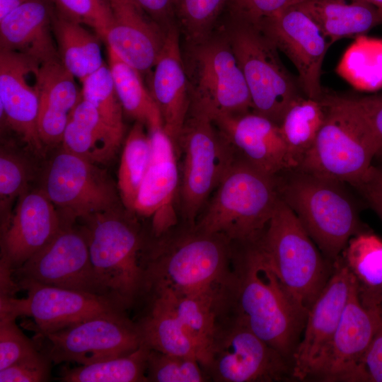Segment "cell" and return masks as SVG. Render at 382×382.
I'll list each match as a JSON object with an SVG mask.
<instances>
[{
	"mask_svg": "<svg viewBox=\"0 0 382 382\" xmlns=\"http://www.w3.org/2000/svg\"><path fill=\"white\" fill-rule=\"evenodd\" d=\"M216 307L238 319L291 363L306 315L277 277L257 239L232 243L230 269L216 293Z\"/></svg>",
	"mask_w": 382,
	"mask_h": 382,
	"instance_id": "6da1fadb",
	"label": "cell"
},
{
	"mask_svg": "<svg viewBox=\"0 0 382 382\" xmlns=\"http://www.w3.org/2000/svg\"><path fill=\"white\" fill-rule=\"evenodd\" d=\"M231 253L232 243L224 237L180 221L160 236L149 233L141 253L145 295L156 289L176 295L216 294Z\"/></svg>",
	"mask_w": 382,
	"mask_h": 382,
	"instance_id": "7a4b0ae2",
	"label": "cell"
},
{
	"mask_svg": "<svg viewBox=\"0 0 382 382\" xmlns=\"http://www.w3.org/2000/svg\"><path fill=\"white\" fill-rule=\"evenodd\" d=\"M275 178L280 199L332 263L352 236L366 231L347 184L299 168L285 170Z\"/></svg>",
	"mask_w": 382,
	"mask_h": 382,
	"instance_id": "3957f363",
	"label": "cell"
},
{
	"mask_svg": "<svg viewBox=\"0 0 382 382\" xmlns=\"http://www.w3.org/2000/svg\"><path fill=\"white\" fill-rule=\"evenodd\" d=\"M91 260L103 294L127 309L145 295L141 253L146 234L123 205L83 219Z\"/></svg>",
	"mask_w": 382,
	"mask_h": 382,
	"instance_id": "277c9868",
	"label": "cell"
},
{
	"mask_svg": "<svg viewBox=\"0 0 382 382\" xmlns=\"http://www.w3.org/2000/svg\"><path fill=\"white\" fill-rule=\"evenodd\" d=\"M279 199L275 176L236 158L196 219L195 227L232 243L253 241L268 224Z\"/></svg>",
	"mask_w": 382,
	"mask_h": 382,
	"instance_id": "5b68a950",
	"label": "cell"
},
{
	"mask_svg": "<svg viewBox=\"0 0 382 382\" xmlns=\"http://www.w3.org/2000/svg\"><path fill=\"white\" fill-rule=\"evenodd\" d=\"M272 270L306 316L333 270L299 220L280 199L257 239Z\"/></svg>",
	"mask_w": 382,
	"mask_h": 382,
	"instance_id": "8992f818",
	"label": "cell"
},
{
	"mask_svg": "<svg viewBox=\"0 0 382 382\" xmlns=\"http://www.w3.org/2000/svg\"><path fill=\"white\" fill-rule=\"evenodd\" d=\"M179 165V221H195L221 179L237 158L212 119L190 108L175 142Z\"/></svg>",
	"mask_w": 382,
	"mask_h": 382,
	"instance_id": "52a82bcc",
	"label": "cell"
},
{
	"mask_svg": "<svg viewBox=\"0 0 382 382\" xmlns=\"http://www.w3.org/2000/svg\"><path fill=\"white\" fill-rule=\"evenodd\" d=\"M219 28L243 74L253 111L279 125L291 103L304 95L298 79L287 70L279 50L257 24L226 16Z\"/></svg>",
	"mask_w": 382,
	"mask_h": 382,
	"instance_id": "ba28073f",
	"label": "cell"
},
{
	"mask_svg": "<svg viewBox=\"0 0 382 382\" xmlns=\"http://www.w3.org/2000/svg\"><path fill=\"white\" fill-rule=\"evenodd\" d=\"M182 50L190 84V108L212 119L253 111L243 74L220 28L200 42L185 44Z\"/></svg>",
	"mask_w": 382,
	"mask_h": 382,
	"instance_id": "9c48e42d",
	"label": "cell"
},
{
	"mask_svg": "<svg viewBox=\"0 0 382 382\" xmlns=\"http://www.w3.org/2000/svg\"><path fill=\"white\" fill-rule=\"evenodd\" d=\"M201 367L207 381L275 382L292 376L291 363L234 316L216 310Z\"/></svg>",
	"mask_w": 382,
	"mask_h": 382,
	"instance_id": "30bf717a",
	"label": "cell"
},
{
	"mask_svg": "<svg viewBox=\"0 0 382 382\" xmlns=\"http://www.w3.org/2000/svg\"><path fill=\"white\" fill-rule=\"evenodd\" d=\"M320 100L326 108L325 122L297 168L352 187L372 166L375 146L359 117L334 94L323 92Z\"/></svg>",
	"mask_w": 382,
	"mask_h": 382,
	"instance_id": "8fae6325",
	"label": "cell"
},
{
	"mask_svg": "<svg viewBox=\"0 0 382 382\" xmlns=\"http://www.w3.org/2000/svg\"><path fill=\"white\" fill-rule=\"evenodd\" d=\"M42 190L61 208L64 224L122 205L117 186L105 170L62 148L49 162Z\"/></svg>",
	"mask_w": 382,
	"mask_h": 382,
	"instance_id": "7c38bea8",
	"label": "cell"
},
{
	"mask_svg": "<svg viewBox=\"0 0 382 382\" xmlns=\"http://www.w3.org/2000/svg\"><path fill=\"white\" fill-rule=\"evenodd\" d=\"M38 349L55 364L86 365L125 356L143 343L127 313L98 316L46 333L36 332Z\"/></svg>",
	"mask_w": 382,
	"mask_h": 382,
	"instance_id": "4fadbf2b",
	"label": "cell"
},
{
	"mask_svg": "<svg viewBox=\"0 0 382 382\" xmlns=\"http://www.w3.org/2000/svg\"><path fill=\"white\" fill-rule=\"evenodd\" d=\"M25 298L1 296L0 314L13 318L31 317L36 332H53L86 320L127 313L123 305L105 295L43 284L28 279H18Z\"/></svg>",
	"mask_w": 382,
	"mask_h": 382,
	"instance_id": "5bb4252c",
	"label": "cell"
},
{
	"mask_svg": "<svg viewBox=\"0 0 382 382\" xmlns=\"http://www.w3.org/2000/svg\"><path fill=\"white\" fill-rule=\"evenodd\" d=\"M354 281L340 256L333 263L328 282L308 311L303 337L291 359L294 378L316 377L328 352Z\"/></svg>",
	"mask_w": 382,
	"mask_h": 382,
	"instance_id": "9a60e30c",
	"label": "cell"
},
{
	"mask_svg": "<svg viewBox=\"0 0 382 382\" xmlns=\"http://www.w3.org/2000/svg\"><path fill=\"white\" fill-rule=\"evenodd\" d=\"M14 274L18 279L105 295L96 277L86 237L81 228L74 224H63L53 238Z\"/></svg>",
	"mask_w": 382,
	"mask_h": 382,
	"instance_id": "2e32d148",
	"label": "cell"
},
{
	"mask_svg": "<svg viewBox=\"0 0 382 382\" xmlns=\"http://www.w3.org/2000/svg\"><path fill=\"white\" fill-rule=\"evenodd\" d=\"M257 25L295 66L303 94L320 100L323 63L330 44L316 23L294 6Z\"/></svg>",
	"mask_w": 382,
	"mask_h": 382,
	"instance_id": "e0dca14e",
	"label": "cell"
},
{
	"mask_svg": "<svg viewBox=\"0 0 382 382\" xmlns=\"http://www.w3.org/2000/svg\"><path fill=\"white\" fill-rule=\"evenodd\" d=\"M151 144L150 163L139 187L133 213L150 220L158 236L179 223L180 171L175 144L162 126L147 129Z\"/></svg>",
	"mask_w": 382,
	"mask_h": 382,
	"instance_id": "ac0fdd59",
	"label": "cell"
},
{
	"mask_svg": "<svg viewBox=\"0 0 382 382\" xmlns=\"http://www.w3.org/2000/svg\"><path fill=\"white\" fill-rule=\"evenodd\" d=\"M380 320L378 310L361 301L355 279L328 352L315 378L323 381H361L363 359Z\"/></svg>",
	"mask_w": 382,
	"mask_h": 382,
	"instance_id": "d6986e66",
	"label": "cell"
},
{
	"mask_svg": "<svg viewBox=\"0 0 382 382\" xmlns=\"http://www.w3.org/2000/svg\"><path fill=\"white\" fill-rule=\"evenodd\" d=\"M62 225L61 214L42 190L25 192L1 231V267L13 273L47 244Z\"/></svg>",
	"mask_w": 382,
	"mask_h": 382,
	"instance_id": "ffe728a7",
	"label": "cell"
},
{
	"mask_svg": "<svg viewBox=\"0 0 382 382\" xmlns=\"http://www.w3.org/2000/svg\"><path fill=\"white\" fill-rule=\"evenodd\" d=\"M237 158L271 176L295 168L279 125L253 111L212 119Z\"/></svg>",
	"mask_w": 382,
	"mask_h": 382,
	"instance_id": "44dd1931",
	"label": "cell"
},
{
	"mask_svg": "<svg viewBox=\"0 0 382 382\" xmlns=\"http://www.w3.org/2000/svg\"><path fill=\"white\" fill-rule=\"evenodd\" d=\"M39 65L25 55L0 50L1 122L36 154H42L44 146L37 129L39 98L28 79Z\"/></svg>",
	"mask_w": 382,
	"mask_h": 382,
	"instance_id": "7402d4cb",
	"label": "cell"
},
{
	"mask_svg": "<svg viewBox=\"0 0 382 382\" xmlns=\"http://www.w3.org/2000/svg\"><path fill=\"white\" fill-rule=\"evenodd\" d=\"M112 22L103 39L122 60L148 77L166 33L133 0H109Z\"/></svg>",
	"mask_w": 382,
	"mask_h": 382,
	"instance_id": "603a6c76",
	"label": "cell"
},
{
	"mask_svg": "<svg viewBox=\"0 0 382 382\" xmlns=\"http://www.w3.org/2000/svg\"><path fill=\"white\" fill-rule=\"evenodd\" d=\"M177 25L167 32L150 75L149 91L161 115L163 128L175 144L190 110L191 98Z\"/></svg>",
	"mask_w": 382,
	"mask_h": 382,
	"instance_id": "cb8c5ba5",
	"label": "cell"
},
{
	"mask_svg": "<svg viewBox=\"0 0 382 382\" xmlns=\"http://www.w3.org/2000/svg\"><path fill=\"white\" fill-rule=\"evenodd\" d=\"M54 7L28 0L0 21V50L25 55L40 64L60 60L52 31Z\"/></svg>",
	"mask_w": 382,
	"mask_h": 382,
	"instance_id": "d4e9b609",
	"label": "cell"
},
{
	"mask_svg": "<svg viewBox=\"0 0 382 382\" xmlns=\"http://www.w3.org/2000/svg\"><path fill=\"white\" fill-rule=\"evenodd\" d=\"M35 85L39 98L40 138L44 146L62 143L69 115L81 98V90L60 60L40 64Z\"/></svg>",
	"mask_w": 382,
	"mask_h": 382,
	"instance_id": "484cf974",
	"label": "cell"
},
{
	"mask_svg": "<svg viewBox=\"0 0 382 382\" xmlns=\"http://www.w3.org/2000/svg\"><path fill=\"white\" fill-rule=\"evenodd\" d=\"M124 136L108 125L81 96L69 115L62 149L93 163L105 164L120 149Z\"/></svg>",
	"mask_w": 382,
	"mask_h": 382,
	"instance_id": "4316f807",
	"label": "cell"
},
{
	"mask_svg": "<svg viewBox=\"0 0 382 382\" xmlns=\"http://www.w3.org/2000/svg\"><path fill=\"white\" fill-rule=\"evenodd\" d=\"M295 6L316 23L330 45L382 24L378 9L366 0H306Z\"/></svg>",
	"mask_w": 382,
	"mask_h": 382,
	"instance_id": "83f0119b",
	"label": "cell"
},
{
	"mask_svg": "<svg viewBox=\"0 0 382 382\" xmlns=\"http://www.w3.org/2000/svg\"><path fill=\"white\" fill-rule=\"evenodd\" d=\"M144 298L149 300L147 309L136 322L143 343L161 352L197 359L195 347L168 295L163 291H152Z\"/></svg>",
	"mask_w": 382,
	"mask_h": 382,
	"instance_id": "f1b7e54d",
	"label": "cell"
},
{
	"mask_svg": "<svg viewBox=\"0 0 382 382\" xmlns=\"http://www.w3.org/2000/svg\"><path fill=\"white\" fill-rule=\"evenodd\" d=\"M52 31L62 64L81 82L105 64L100 37L84 25L61 16L54 9Z\"/></svg>",
	"mask_w": 382,
	"mask_h": 382,
	"instance_id": "f546056e",
	"label": "cell"
},
{
	"mask_svg": "<svg viewBox=\"0 0 382 382\" xmlns=\"http://www.w3.org/2000/svg\"><path fill=\"white\" fill-rule=\"evenodd\" d=\"M341 259L356 279L362 303L378 309L382 292V239L365 231L352 236Z\"/></svg>",
	"mask_w": 382,
	"mask_h": 382,
	"instance_id": "4dcf8cb0",
	"label": "cell"
},
{
	"mask_svg": "<svg viewBox=\"0 0 382 382\" xmlns=\"http://www.w3.org/2000/svg\"><path fill=\"white\" fill-rule=\"evenodd\" d=\"M107 51L108 66L124 113L142 123L146 129L163 127L160 110L149 88L144 85L141 74L110 48L107 47Z\"/></svg>",
	"mask_w": 382,
	"mask_h": 382,
	"instance_id": "1f68e13d",
	"label": "cell"
},
{
	"mask_svg": "<svg viewBox=\"0 0 382 382\" xmlns=\"http://www.w3.org/2000/svg\"><path fill=\"white\" fill-rule=\"evenodd\" d=\"M326 117L320 100L300 96L286 111L279 127L296 168L313 146Z\"/></svg>",
	"mask_w": 382,
	"mask_h": 382,
	"instance_id": "d6a6232c",
	"label": "cell"
},
{
	"mask_svg": "<svg viewBox=\"0 0 382 382\" xmlns=\"http://www.w3.org/2000/svg\"><path fill=\"white\" fill-rule=\"evenodd\" d=\"M163 291L171 300L183 328L195 347L201 365L215 330L216 294L176 295L166 289L149 291Z\"/></svg>",
	"mask_w": 382,
	"mask_h": 382,
	"instance_id": "836d02e7",
	"label": "cell"
},
{
	"mask_svg": "<svg viewBox=\"0 0 382 382\" xmlns=\"http://www.w3.org/2000/svg\"><path fill=\"white\" fill-rule=\"evenodd\" d=\"M146 128L135 122L125 140L118 169L120 197L124 207L132 213L151 160V144Z\"/></svg>",
	"mask_w": 382,
	"mask_h": 382,
	"instance_id": "e575fe53",
	"label": "cell"
},
{
	"mask_svg": "<svg viewBox=\"0 0 382 382\" xmlns=\"http://www.w3.org/2000/svg\"><path fill=\"white\" fill-rule=\"evenodd\" d=\"M150 347L144 343L132 353L74 368L64 367V382H148L146 361Z\"/></svg>",
	"mask_w": 382,
	"mask_h": 382,
	"instance_id": "d590c367",
	"label": "cell"
},
{
	"mask_svg": "<svg viewBox=\"0 0 382 382\" xmlns=\"http://www.w3.org/2000/svg\"><path fill=\"white\" fill-rule=\"evenodd\" d=\"M228 0H173L175 22L185 44L208 38L216 30Z\"/></svg>",
	"mask_w": 382,
	"mask_h": 382,
	"instance_id": "8d00e7d4",
	"label": "cell"
},
{
	"mask_svg": "<svg viewBox=\"0 0 382 382\" xmlns=\"http://www.w3.org/2000/svg\"><path fill=\"white\" fill-rule=\"evenodd\" d=\"M33 172L30 162L8 145L0 152L1 231L7 226L12 214L11 204L28 191Z\"/></svg>",
	"mask_w": 382,
	"mask_h": 382,
	"instance_id": "74e56055",
	"label": "cell"
},
{
	"mask_svg": "<svg viewBox=\"0 0 382 382\" xmlns=\"http://www.w3.org/2000/svg\"><path fill=\"white\" fill-rule=\"evenodd\" d=\"M81 83L82 98L96 110L108 125L125 134L124 111L108 64L105 63Z\"/></svg>",
	"mask_w": 382,
	"mask_h": 382,
	"instance_id": "f35d334b",
	"label": "cell"
},
{
	"mask_svg": "<svg viewBox=\"0 0 382 382\" xmlns=\"http://www.w3.org/2000/svg\"><path fill=\"white\" fill-rule=\"evenodd\" d=\"M148 382H204L207 379L198 359L150 349L146 361Z\"/></svg>",
	"mask_w": 382,
	"mask_h": 382,
	"instance_id": "ab89813d",
	"label": "cell"
},
{
	"mask_svg": "<svg viewBox=\"0 0 382 382\" xmlns=\"http://www.w3.org/2000/svg\"><path fill=\"white\" fill-rule=\"evenodd\" d=\"M61 16L91 28L103 39L112 22L109 0H48Z\"/></svg>",
	"mask_w": 382,
	"mask_h": 382,
	"instance_id": "60d3db41",
	"label": "cell"
},
{
	"mask_svg": "<svg viewBox=\"0 0 382 382\" xmlns=\"http://www.w3.org/2000/svg\"><path fill=\"white\" fill-rule=\"evenodd\" d=\"M16 319L0 314V370L42 354L34 340L18 328Z\"/></svg>",
	"mask_w": 382,
	"mask_h": 382,
	"instance_id": "b9f144b4",
	"label": "cell"
},
{
	"mask_svg": "<svg viewBox=\"0 0 382 382\" xmlns=\"http://www.w3.org/2000/svg\"><path fill=\"white\" fill-rule=\"evenodd\" d=\"M334 95L359 117L375 146V158L382 162V93L357 96Z\"/></svg>",
	"mask_w": 382,
	"mask_h": 382,
	"instance_id": "7bdbcfd3",
	"label": "cell"
},
{
	"mask_svg": "<svg viewBox=\"0 0 382 382\" xmlns=\"http://www.w3.org/2000/svg\"><path fill=\"white\" fill-rule=\"evenodd\" d=\"M306 0H228L226 16L254 24Z\"/></svg>",
	"mask_w": 382,
	"mask_h": 382,
	"instance_id": "ee69618b",
	"label": "cell"
},
{
	"mask_svg": "<svg viewBox=\"0 0 382 382\" xmlns=\"http://www.w3.org/2000/svg\"><path fill=\"white\" fill-rule=\"evenodd\" d=\"M52 361L42 352L38 357L0 370L1 382H44L50 376Z\"/></svg>",
	"mask_w": 382,
	"mask_h": 382,
	"instance_id": "f6af8a7d",
	"label": "cell"
},
{
	"mask_svg": "<svg viewBox=\"0 0 382 382\" xmlns=\"http://www.w3.org/2000/svg\"><path fill=\"white\" fill-rule=\"evenodd\" d=\"M352 187L382 221V162L373 163L364 178Z\"/></svg>",
	"mask_w": 382,
	"mask_h": 382,
	"instance_id": "bcb514c9",
	"label": "cell"
},
{
	"mask_svg": "<svg viewBox=\"0 0 382 382\" xmlns=\"http://www.w3.org/2000/svg\"><path fill=\"white\" fill-rule=\"evenodd\" d=\"M379 311V325L363 359L361 381L382 382V311Z\"/></svg>",
	"mask_w": 382,
	"mask_h": 382,
	"instance_id": "7dc6e473",
	"label": "cell"
},
{
	"mask_svg": "<svg viewBox=\"0 0 382 382\" xmlns=\"http://www.w3.org/2000/svg\"><path fill=\"white\" fill-rule=\"evenodd\" d=\"M165 33L176 25L173 0H133Z\"/></svg>",
	"mask_w": 382,
	"mask_h": 382,
	"instance_id": "c3c4849f",
	"label": "cell"
},
{
	"mask_svg": "<svg viewBox=\"0 0 382 382\" xmlns=\"http://www.w3.org/2000/svg\"><path fill=\"white\" fill-rule=\"evenodd\" d=\"M28 0H0V21Z\"/></svg>",
	"mask_w": 382,
	"mask_h": 382,
	"instance_id": "681fc988",
	"label": "cell"
},
{
	"mask_svg": "<svg viewBox=\"0 0 382 382\" xmlns=\"http://www.w3.org/2000/svg\"><path fill=\"white\" fill-rule=\"evenodd\" d=\"M373 4L378 11L382 18V0H366Z\"/></svg>",
	"mask_w": 382,
	"mask_h": 382,
	"instance_id": "f907efd6",
	"label": "cell"
},
{
	"mask_svg": "<svg viewBox=\"0 0 382 382\" xmlns=\"http://www.w3.org/2000/svg\"><path fill=\"white\" fill-rule=\"evenodd\" d=\"M378 310L382 311V292H381V302H380Z\"/></svg>",
	"mask_w": 382,
	"mask_h": 382,
	"instance_id": "816d5d0a",
	"label": "cell"
}]
</instances>
